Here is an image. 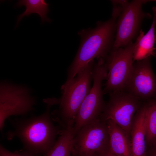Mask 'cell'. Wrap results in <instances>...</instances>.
Masks as SVG:
<instances>
[{
	"instance_id": "6da1fadb",
	"label": "cell",
	"mask_w": 156,
	"mask_h": 156,
	"mask_svg": "<svg viewBox=\"0 0 156 156\" xmlns=\"http://www.w3.org/2000/svg\"><path fill=\"white\" fill-rule=\"evenodd\" d=\"M51 105H47L45 112L29 118L9 119L13 127L6 133L9 140L19 139L23 149L31 153L45 155L54 145L62 127L55 125L50 113Z\"/></svg>"
},
{
	"instance_id": "7a4b0ae2",
	"label": "cell",
	"mask_w": 156,
	"mask_h": 156,
	"mask_svg": "<svg viewBox=\"0 0 156 156\" xmlns=\"http://www.w3.org/2000/svg\"><path fill=\"white\" fill-rule=\"evenodd\" d=\"M117 17L112 16L107 21H98L93 28L79 31L80 43L76 55L68 68L67 79H71L94 59H105L114 44Z\"/></svg>"
},
{
	"instance_id": "3957f363",
	"label": "cell",
	"mask_w": 156,
	"mask_h": 156,
	"mask_svg": "<svg viewBox=\"0 0 156 156\" xmlns=\"http://www.w3.org/2000/svg\"><path fill=\"white\" fill-rule=\"evenodd\" d=\"M94 64V60L92 61L75 77L67 79L61 87L62 94L60 99L43 100L47 105H59V109L54 111V118H52L61 127H73L81 105L91 88Z\"/></svg>"
},
{
	"instance_id": "277c9868",
	"label": "cell",
	"mask_w": 156,
	"mask_h": 156,
	"mask_svg": "<svg viewBox=\"0 0 156 156\" xmlns=\"http://www.w3.org/2000/svg\"><path fill=\"white\" fill-rule=\"evenodd\" d=\"M107 70L104 59H98L94 63L93 72V85L85 98L75 120L73 127L74 136L83 127L99 118L105 104L102 89L103 80H106Z\"/></svg>"
},
{
	"instance_id": "5b68a950",
	"label": "cell",
	"mask_w": 156,
	"mask_h": 156,
	"mask_svg": "<svg viewBox=\"0 0 156 156\" xmlns=\"http://www.w3.org/2000/svg\"><path fill=\"white\" fill-rule=\"evenodd\" d=\"M147 1L119 0L120 11L116 21V34L112 50L124 47L132 41L140 30L143 20L151 17L142 9V5Z\"/></svg>"
},
{
	"instance_id": "8992f818",
	"label": "cell",
	"mask_w": 156,
	"mask_h": 156,
	"mask_svg": "<svg viewBox=\"0 0 156 156\" xmlns=\"http://www.w3.org/2000/svg\"><path fill=\"white\" fill-rule=\"evenodd\" d=\"M106 121L100 117L82 127L74 136L73 156H95L109 151Z\"/></svg>"
},
{
	"instance_id": "52a82bcc",
	"label": "cell",
	"mask_w": 156,
	"mask_h": 156,
	"mask_svg": "<svg viewBox=\"0 0 156 156\" xmlns=\"http://www.w3.org/2000/svg\"><path fill=\"white\" fill-rule=\"evenodd\" d=\"M135 43L112 50L104 59L107 70L104 94L125 90L133 66Z\"/></svg>"
},
{
	"instance_id": "ba28073f",
	"label": "cell",
	"mask_w": 156,
	"mask_h": 156,
	"mask_svg": "<svg viewBox=\"0 0 156 156\" xmlns=\"http://www.w3.org/2000/svg\"><path fill=\"white\" fill-rule=\"evenodd\" d=\"M35 99L26 87L3 81L0 85V130L5 120L12 116L24 115L33 110Z\"/></svg>"
},
{
	"instance_id": "9c48e42d",
	"label": "cell",
	"mask_w": 156,
	"mask_h": 156,
	"mask_svg": "<svg viewBox=\"0 0 156 156\" xmlns=\"http://www.w3.org/2000/svg\"><path fill=\"white\" fill-rule=\"evenodd\" d=\"M109 94L100 118L113 120L130 135L133 117L143 104L141 101L125 90Z\"/></svg>"
},
{
	"instance_id": "30bf717a",
	"label": "cell",
	"mask_w": 156,
	"mask_h": 156,
	"mask_svg": "<svg viewBox=\"0 0 156 156\" xmlns=\"http://www.w3.org/2000/svg\"><path fill=\"white\" fill-rule=\"evenodd\" d=\"M150 57L133 64L125 90L141 101L156 94V78L153 71Z\"/></svg>"
},
{
	"instance_id": "8fae6325",
	"label": "cell",
	"mask_w": 156,
	"mask_h": 156,
	"mask_svg": "<svg viewBox=\"0 0 156 156\" xmlns=\"http://www.w3.org/2000/svg\"><path fill=\"white\" fill-rule=\"evenodd\" d=\"M146 103L143 104L135 114L130 131L132 156H145Z\"/></svg>"
},
{
	"instance_id": "7c38bea8",
	"label": "cell",
	"mask_w": 156,
	"mask_h": 156,
	"mask_svg": "<svg viewBox=\"0 0 156 156\" xmlns=\"http://www.w3.org/2000/svg\"><path fill=\"white\" fill-rule=\"evenodd\" d=\"M109 137V151L119 156H132L130 135L111 120L106 121Z\"/></svg>"
},
{
	"instance_id": "4fadbf2b",
	"label": "cell",
	"mask_w": 156,
	"mask_h": 156,
	"mask_svg": "<svg viewBox=\"0 0 156 156\" xmlns=\"http://www.w3.org/2000/svg\"><path fill=\"white\" fill-rule=\"evenodd\" d=\"M153 18L150 28L145 34L140 30L135 42L133 52V61H139L155 55L154 45L156 41V7L153 8Z\"/></svg>"
},
{
	"instance_id": "5bb4252c",
	"label": "cell",
	"mask_w": 156,
	"mask_h": 156,
	"mask_svg": "<svg viewBox=\"0 0 156 156\" xmlns=\"http://www.w3.org/2000/svg\"><path fill=\"white\" fill-rule=\"evenodd\" d=\"M49 4L44 0H18L15 7L20 8L22 6L25 7V10L17 16L15 28L18 26L19 22L25 16H29L31 14H38L41 19V23L43 24L45 22L51 23L52 20L47 16L50 11Z\"/></svg>"
},
{
	"instance_id": "9a60e30c",
	"label": "cell",
	"mask_w": 156,
	"mask_h": 156,
	"mask_svg": "<svg viewBox=\"0 0 156 156\" xmlns=\"http://www.w3.org/2000/svg\"><path fill=\"white\" fill-rule=\"evenodd\" d=\"M74 136L73 126L62 127L54 144L43 156H73Z\"/></svg>"
},
{
	"instance_id": "2e32d148",
	"label": "cell",
	"mask_w": 156,
	"mask_h": 156,
	"mask_svg": "<svg viewBox=\"0 0 156 156\" xmlns=\"http://www.w3.org/2000/svg\"><path fill=\"white\" fill-rule=\"evenodd\" d=\"M146 103V143L155 146L156 145V100Z\"/></svg>"
},
{
	"instance_id": "e0dca14e",
	"label": "cell",
	"mask_w": 156,
	"mask_h": 156,
	"mask_svg": "<svg viewBox=\"0 0 156 156\" xmlns=\"http://www.w3.org/2000/svg\"><path fill=\"white\" fill-rule=\"evenodd\" d=\"M41 155L34 154L24 149L16 151L14 152L10 151L1 144L0 145V156H40Z\"/></svg>"
},
{
	"instance_id": "ac0fdd59",
	"label": "cell",
	"mask_w": 156,
	"mask_h": 156,
	"mask_svg": "<svg viewBox=\"0 0 156 156\" xmlns=\"http://www.w3.org/2000/svg\"><path fill=\"white\" fill-rule=\"evenodd\" d=\"M96 156H119L116 154L111 153L109 151H107L105 152L98 154L96 155Z\"/></svg>"
},
{
	"instance_id": "d6986e66",
	"label": "cell",
	"mask_w": 156,
	"mask_h": 156,
	"mask_svg": "<svg viewBox=\"0 0 156 156\" xmlns=\"http://www.w3.org/2000/svg\"><path fill=\"white\" fill-rule=\"evenodd\" d=\"M153 156H156V150L155 152H154Z\"/></svg>"
},
{
	"instance_id": "ffe728a7",
	"label": "cell",
	"mask_w": 156,
	"mask_h": 156,
	"mask_svg": "<svg viewBox=\"0 0 156 156\" xmlns=\"http://www.w3.org/2000/svg\"><path fill=\"white\" fill-rule=\"evenodd\" d=\"M156 1V0H152V1Z\"/></svg>"
},
{
	"instance_id": "44dd1931",
	"label": "cell",
	"mask_w": 156,
	"mask_h": 156,
	"mask_svg": "<svg viewBox=\"0 0 156 156\" xmlns=\"http://www.w3.org/2000/svg\"></svg>"
}]
</instances>
